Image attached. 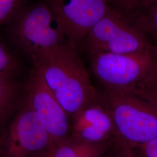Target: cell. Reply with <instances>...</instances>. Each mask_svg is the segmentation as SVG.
I'll return each mask as SVG.
<instances>
[{"label": "cell", "mask_w": 157, "mask_h": 157, "mask_svg": "<svg viewBox=\"0 0 157 157\" xmlns=\"http://www.w3.org/2000/svg\"><path fill=\"white\" fill-rule=\"evenodd\" d=\"M113 141L89 144L69 137L54 143L45 157H103Z\"/></svg>", "instance_id": "obj_10"}, {"label": "cell", "mask_w": 157, "mask_h": 157, "mask_svg": "<svg viewBox=\"0 0 157 157\" xmlns=\"http://www.w3.org/2000/svg\"><path fill=\"white\" fill-rule=\"evenodd\" d=\"M138 157H157V138L134 149Z\"/></svg>", "instance_id": "obj_16"}, {"label": "cell", "mask_w": 157, "mask_h": 157, "mask_svg": "<svg viewBox=\"0 0 157 157\" xmlns=\"http://www.w3.org/2000/svg\"><path fill=\"white\" fill-rule=\"evenodd\" d=\"M6 25L10 39L32 62L45 51L70 44L47 2L25 4Z\"/></svg>", "instance_id": "obj_3"}, {"label": "cell", "mask_w": 157, "mask_h": 157, "mask_svg": "<svg viewBox=\"0 0 157 157\" xmlns=\"http://www.w3.org/2000/svg\"><path fill=\"white\" fill-rule=\"evenodd\" d=\"M15 72H0V129L14 111L19 97V86Z\"/></svg>", "instance_id": "obj_11"}, {"label": "cell", "mask_w": 157, "mask_h": 157, "mask_svg": "<svg viewBox=\"0 0 157 157\" xmlns=\"http://www.w3.org/2000/svg\"><path fill=\"white\" fill-rule=\"evenodd\" d=\"M108 4L124 12L135 11L141 0H107Z\"/></svg>", "instance_id": "obj_17"}, {"label": "cell", "mask_w": 157, "mask_h": 157, "mask_svg": "<svg viewBox=\"0 0 157 157\" xmlns=\"http://www.w3.org/2000/svg\"><path fill=\"white\" fill-rule=\"evenodd\" d=\"M0 143H1V140H0Z\"/></svg>", "instance_id": "obj_19"}, {"label": "cell", "mask_w": 157, "mask_h": 157, "mask_svg": "<svg viewBox=\"0 0 157 157\" xmlns=\"http://www.w3.org/2000/svg\"><path fill=\"white\" fill-rule=\"evenodd\" d=\"M99 98L112 118L114 142L134 150L157 138V107L135 93L99 91Z\"/></svg>", "instance_id": "obj_2"}, {"label": "cell", "mask_w": 157, "mask_h": 157, "mask_svg": "<svg viewBox=\"0 0 157 157\" xmlns=\"http://www.w3.org/2000/svg\"><path fill=\"white\" fill-rule=\"evenodd\" d=\"M88 52L93 72L103 86V90L109 92L136 91L157 67V48L123 54Z\"/></svg>", "instance_id": "obj_4"}, {"label": "cell", "mask_w": 157, "mask_h": 157, "mask_svg": "<svg viewBox=\"0 0 157 157\" xmlns=\"http://www.w3.org/2000/svg\"><path fill=\"white\" fill-rule=\"evenodd\" d=\"M71 138L89 144H101L115 140L116 131L112 117L98 97L71 119Z\"/></svg>", "instance_id": "obj_9"}, {"label": "cell", "mask_w": 157, "mask_h": 157, "mask_svg": "<svg viewBox=\"0 0 157 157\" xmlns=\"http://www.w3.org/2000/svg\"><path fill=\"white\" fill-rule=\"evenodd\" d=\"M53 144L45 125L25 101L0 143L6 157H45Z\"/></svg>", "instance_id": "obj_6"}, {"label": "cell", "mask_w": 157, "mask_h": 157, "mask_svg": "<svg viewBox=\"0 0 157 157\" xmlns=\"http://www.w3.org/2000/svg\"><path fill=\"white\" fill-rule=\"evenodd\" d=\"M103 157H138L134 150L119 147L113 143Z\"/></svg>", "instance_id": "obj_18"}, {"label": "cell", "mask_w": 157, "mask_h": 157, "mask_svg": "<svg viewBox=\"0 0 157 157\" xmlns=\"http://www.w3.org/2000/svg\"><path fill=\"white\" fill-rule=\"evenodd\" d=\"M25 5V0H0V26L7 24Z\"/></svg>", "instance_id": "obj_13"}, {"label": "cell", "mask_w": 157, "mask_h": 157, "mask_svg": "<svg viewBox=\"0 0 157 157\" xmlns=\"http://www.w3.org/2000/svg\"><path fill=\"white\" fill-rule=\"evenodd\" d=\"M18 67L17 58L2 41L0 40V72H15Z\"/></svg>", "instance_id": "obj_15"}, {"label": "cell", "mask_w": 157, "mask_h": 157, "mask_svg": "<svg viewBox=\"0 0 157 157\" xmlns=\"http://www.w3.org/2000/svg\"><path fill=\"white\" fill-rule=\"evenodd\" d=\"M83 45L88 51L123 54L157 48L135 11L109 6L104 16L90 30Z\"/></svg>", "instance_id": "obj_5"}, {"label": "cell", "mask_w": 157, "mask_h": 157, "mask_svg": "<svg viewBox=\"0 0 157 157\" xmlns=\"http://www.w3.org/2000/svg\"><path fill=\"white\" fill-rule=\"evenodd\" d=\"M134 11L157 46V0H141Z\"/></svg>", "instance_id": "obj_12"}, {"label": "cell", "mask_w": 157, "mask_h": 157, "mask_svg": "<svg viewBox=\"0 0 157 157\" xmlns=\"http://www.w3.org/2000/svg\"><path fill=\"white\" fill-rule=\"evenodd\" d=\"M133 93L140 95L157 107V67L146 83Z\"/></svg>", "instance_id": "obj_14"}, {"label": "cell", "mask_w": 157, "mask_h": 157, "mask_svg": "<svg viewBox=\"0 0 157 157\" xmlns=\"http://www.w3.org/2000/svg\"><path fill=\"white\" fill-rule=\"evenodd\" d=\"M78 51L67 44L45 51L32 62L70 119L99 94Z\"/></svg>", "instance_id": "obj_1"}, {"label": "cell", "mask_w": 157, "mask_h": 157, "mask_svg": "<svg viewBox=\"0 0 157 157\" xmlns=\"http://www.w3.org/2000/svg\"><path fill=\"white\" fill-rule=\"evenodd\" d=\"M46 2L58 19L70 44L78 50L109 6L107 0H47Z\"/></svg>", "instance_id": "obj_7"}, {"label": "cell", "mask_w": 157, "mask_h": 157, "mask_svg": "<svg viewBox=\"0 0 157 157\" xmlns=\"http://www.w3.org/2000/svg\"><path fill=\"white\" fill-rule=\"evenodd\" d=\"M24 101L39 115L54 144L71 137V119L42 76L33 68L25 85Z\"/></svg>", "instance_id": "obj_8"}]
</instances>
